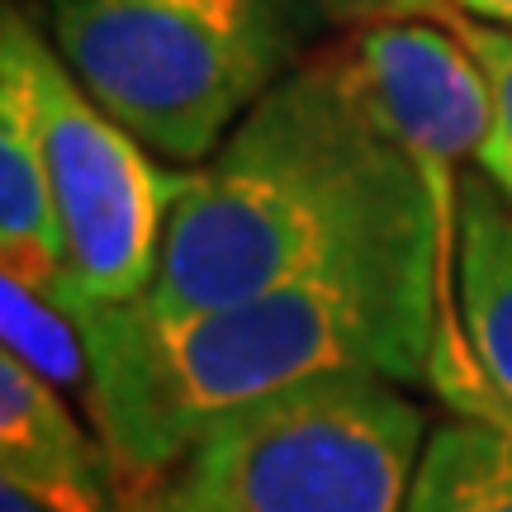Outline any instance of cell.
Listing matches in <instances>:
<instances>
[{
  "label": "cell",
  "instance_id": "cell-1",
  "mask_svg": "<svg viewBox=\"0 0 512 512\" xmlns=\"http://www.w3.org/2000/svg\"><path fill=\"white\" fill-rule=\"evenodd\" d=\"M451 256L456 238L427 219L223 309L157 318L143 304H72L91 347L86 418L114 475H166L219 418L323 375L418 384L465 370L475 356Z\"/></svg>",
  "mask_w": 512,
  "mask_h": 512
},
{
  "label": "cell",
  "instance_id": "cell-2",
  "mask_svg": "<svg viewBox=\"0 0 512 512\" xmlns=\"http://www.w3.org/2000/svg\"><path fill=\"white\" fill-rule=\"evenodd\" d=\"M427 219L456 238L347 43L290 67L190 171L157 280L133 304L157 318L242 304Z\"/></svg>",
  "mask_w": 512,
  "mask_h": 512
},
{
  "label": "cell",
  "instance_id": "cell-3",
  "mask_svg": "<svg viewBox=\"0 0 512 512\" xmlns=\"http://www.w3.org/2000/svg\"><path fill=\"white\" fill-rule=\"evenodd\" d=\"M62 62L166 162H209L294 67V0H48Z\"/></svg>",
  "mask_w": 512,
  "mask_h": 512
},
{
  "label": "cell",
  "instance_id": "cell-4",
  "mask_svg": "<svg viewBox=\"0 0 512 512\" xmlns=\"http://www.w3.org/2000/svg\"><path fill=\"white\" fill-rule=\"evenodd\" d=\"M427 413L347 370L219 418L166 475L209 512H408Z\"/></svg>",
  "mask_w": 512,
  "mask_h": 512
},
{
  "label": "cell",
  "instance_id": "cell-5",
  "mask_svg": "<svg viewBox=\"0 0 512 512\" xmlns=\"http://www.w3.org/2000/svg\"><path fill=\"white\" fill-rule=\"evenodd\" d=\"M0 91L34 119L48 162L62 242H67V304H133L152 290L166 223L185 195L190 171L152 162L119 119L95 105L57 48L43 43L24 10L0 19Z\"/></svg>",
  "mask_w": 512,
  "mask_h": 512
},
{
  "label": "cell",
  "instance_id": "cell-6",
  "mask_svg": "<svg viewBox=\"0 0 512 512\" xmlns=\"http://www.w3.org/2000/svg\"><path fill=\"white\" fill-rule=\"evenodd\" d=\"M351 53L399 143L418 157L441 214L456 223V166L479 157L494 128V86L460 29L437 19L361 24Z\"/></svg>",
  "mask_w": 512,
  "mask_h": 512
},
{
  "label": "cell",
  "instance_id": "cell-7",
  "mask_svg": "<svg viewBox=\"0 0 512 512\" xmlns=\"http://www.w3.org/2000/svg\"><path fill=\"white\" fill-rule=\"evenodd\" d=\"M456 313L479 375L512 422V200L489 176L456 195Z\"/></svg>",
  "mask_w": 512,
  "mask_h": 512
},
{
  "label": "cell",
  "instance_id": "cell-8",
  "mask_svg": "<svg viewBox=\"0 0 512 512\" xmlns=\"http://www.w3.org/2000/svg\"><path fill=\"white\" fill-rule=\"evenodd\" d=\"M0 475L43 484H114V460L76 422L62 389L29 370L19 356H0Z\"/></svg>",
  "mask_w": 512,
  "mask_h": 512
},
{
  "label": "cell",
  "instance_id": "cell-9",
  "mask_svg": "<svg viewBox=\"0 0 512 512\" xmlns=\"http://www.w3.org/2000/svg\"><path fill=\"white\" fill-rule=\"evenodd\" d=\"M0 256H5V275H19L24 285L48 294L62 290L67 242H62L48 162L38 147L34 119L5 91H0Z\"/></svg>",
  "mask_w": 512,
  "mask_h": 512
},
{
  "label": "cell",
  "instance_id": "cell-10",
  "mask_svg": "<svg viewBox=\"0 0 512 512\" xmlns=\"http://www.w3.org/2000/svg\"><path fill=\"white\" fill-rule=\"evenodd\" d=\"M408 512H512V422L460 413L432 427Z\"/></svg>",
  "mask_w": 512,
  "mask_h": 512
},
{
  "label": "cell",
  "instance_id": "cell-11",
  "mask_svg": "<svg viewBox=\"0 0 512 512\" xmlns=\"http://www.w3.org/2000/svg\"><path fill=\"white\" fill-rule=\"evenodd\" d=\"M0 328L10 356H19L62 394L81 399V408H91V347L62 294L34 290L19 275H0Z\"/></svg>",
  "mask_w": 512,
  "mask_h": 512
},
{
  "label": "cell",
  "instance_id": "cell-12",
  "mask_svg": "<svg viewBox=\"0 0 512 512\" xmlns=\"http://www.w3.org/2000/svg\"><path fill=\"white\" fill-rule=\"evenodd\" d=\"M460 38L470 43V53L479 57V67L489 72V86H494V128L479 147V176L503 190L512 200V29L503 24H489V19H456Z\"/></svg>",
  "mask_w": 512,
  "mask_h": 512
},
{
  "label": "cell",
  "instance_id": "cell-13",
  "mask_svg": "<svg viewBox=\"0 0 512 512\" xmlns=\"http://www.w3.org/2000/svg\"><path fill=\"white\" fill-rule=\"evenodd\" d=\"M0 512H124L114 484H43L0 475Z\"/></svg>",
  "mask_w": 512,
  "mask_h": 512
},
{
  "label": "cell",
  "instance_id": "cell-14",
  "mask_svg": "<svg viewBox=\"0 0 512 512\" xmlns=\"http://www.w3.org/2000/svg\"><path fill=\"white\" fill-rule=\"evenodd\" d=\"M323 15L337 24H384V19H437L451 0H318Z\"/></svg>",
  "mask_w": 512,
  "mask_h": 512
},
{
  "label": "cell",
  "instance_id": "cell-15",
  "mask_svg": "<svg viewBox=\"0 0 512 512\" xmlns=\"http://www.w3.org/2000/svg\"><path fill=\"white\" fill-rule=\"evenodd\" d=\"M119 508L124 512H209L204 503H195L185 494L171 475L119 479Z\"/></svg>",
  "mask_w": 512,
  "mask_h": 512
},
{
  "label": "cell",
  "instance_id": "cell-16",
  "mask_svg": "<svg viewBox=\"0 0 512 512\" xmlns=\"http://www.w3.org/2000/svg\"><path fill=\"white\" fill-rule=\"evenodd\" d=\"M451 5H460L470 19H489V24L512 29V0H451Z\"/></svg>",
  "mask_w": 512,
  "mask_h": 512
}]
</instances>
